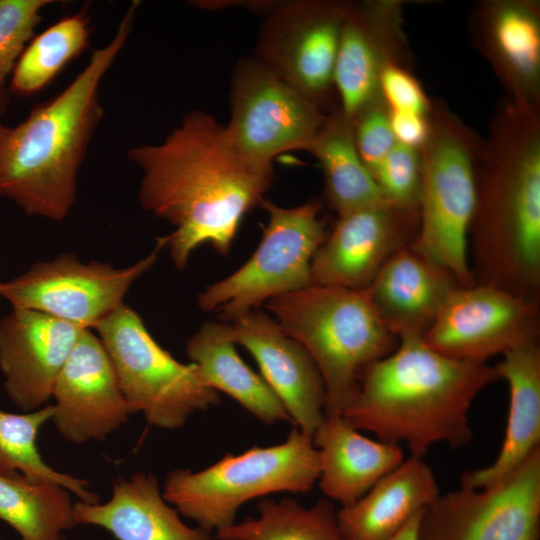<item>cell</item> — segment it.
I'll return each instance as SVG.
<instances>
[{
    "mask_svg": "<svg viewBox=\"0 0 540 540\" xmlns=\"http://www.w3.org/2000/svg\"><path fill=\"white\" fill-rule=\"evenodd\" d=\"M49 4L50 0H0V88L4 89Z\"/></svg>",
    "mask_w": 540,
    "mask_h": 540,
    "instance_id": "obj_33",
    "label": "cell"
},
{
    "mask_svg": "<svg viewBox=\"0 0 540 540\" xmlns=\"http://www.w3.org/2000/svg\"><path fill=\"white\" fill-rule=\"evenodd\" d=\"M373 179L387 203L418 208L422 181L420 149L396 143L373 173Z\"/></svg>",
    "mask_w": 540,
    "mask_h": 540,
    "instance_id": "obj_32",
    "label": "cell"
},
{
    "mask_svg": "<svg viewBox=\"0 0 540 540\" xmlns=\"http://www.w3.org/2000/svg\"><path fill=\"white\" fill-rule=\"evenodd\" d=\"M127 157L142 173L140 205L174 228L157 240L180 270L203 244L228 255L242 219L274 179L273 166L241 155L225 125L200 110L184 115L161 143L132 147Z\"/></svg>",
    "mask_w": 540,
    "mask_h": 540,
    "instance_id": "obj_1",
    "label": "cell"
},
{
    "mask_svg": "<svg viewBox=\"0 0 540 540\" xmlns=\"http://www.w3.org/2000/svg\"><path fill=\"white\" fill-rule=\"evenodd\" d=\"M457 287L445 269L409 244L392 255L366 289L399 340L423 337Z\"/></svg>",
    "mask_w": 540,
    "mask_h": 540,
    "instance_id": "obj_21",
    "label": "cell"
},
{
    "mask_svg": "<svg viewBox=\"0 0 540 540\" xmlns=\"http://www.w3.org/2000/svg\"><path fill=\"white\" fill-rule=\"evenodd\" d=\"M138 5L64 90L0 133V197L25 214L62 221L74 206L79 169L103 116L100 83L126 44Z\"/></svg>",
    "mask_w": 540,
    "mask_h": 540,
    "instance_id": "obj_4",
    "label": "cell"
},
{
    "mask_svg": "<svg viewBox=\"0 0 540 540\" xmlns=\"http://www.w3.org/2000/svg\"><path fill=\"white\" fill-rule=\"evenodd\" d=\"M468 256L474 283L539 302L540 107L496 106L479 151Z\"/></svg>",
    "mask_w": 540,
    "mask_h": 540,
    "instance_id": "obj_2",
    "label": "cell"
},
{
    "mask_svg": "<svg viewBox=\"0 0 540 540\" xmlns=\"http://www.w3.org/2000/svg\"><path fill=\"white\" fill-rule=\"evenodd\" d=\"M226 133L250 161L273 166L290 150H306L326 113L253 57L240 58L231 73Z\"/></svg>",
    "mask_w": 540,
    "mask_h": 540,
    "instance_id": "obj_12",
    "label": "cell"
},
{
    "mask_svg": "<svg viewBox=\"0 0 540 540\" xmlns=\"http://www.w3.org/2000/svg\"><path fill=\"white\" fill-rule=\"evenodd\" d=\"M235 346L230 323L208 321L189 338L185 352L206 386L227 394L267 425L292 423L279 397L241 359Z\"/></svg>",
    "mask_w": 540,
    "mask_h": 540,
    "instance_id": "obj_26",
    "label": "cell"
},
{
    "mask_svg": "<svg viewBox=\"0 0 540 540\" xmlns=\"http://www.w3.org/2000/svg\"><path fill=\"white\" fill-rule=\"evenodd\" d=\"M468 23L472 45L491 66L504 98L540 107V2L480 0Z\"/></svg>",
    "mask_w": 540,
    "mask_h": 540,
    "instance_id": "obj_18",
    "label": "cell"
},
{
    "mask_svg": "<svg viewBox=\"0 0 540 540\" xmlns=\"http://www.w3.org/2000/svg\"><path fill=\"white\" fill-rule=\"evenodd\" d=\"M51 420L66 440L102 441L133 414L99 336L82 330L54 382Z\"/></svg>",
    "mask_w": 540,
    "mask_h": 540,
    "instance_id": "obj_17",
    "label": "cell"
},
{
    "mask_svg": "<svg viewBox=\"0 0 540 540\" xmlns=\"http://www.w3.org/2000/svg\"><path fill=\"white\" fill-rule=\"evenodd\" d=\"M428 120V136L420 148L419 224L411 246L467 287L475 284L468 235L482 137L441 99H432Z\"/></svg>",
    "mask_w": 540,
    "mask_h": 540,
    "instance_id": "obj_6",
    "label": "cell"
},
{
    "mask_svg": "<svg viewBox=\"0 0 540 540\" xmlns=\"http://www.w3.org/2000/svg\"><path fill=\"white\" fill-rule=\"evenodd\" d=\"M82 328L47 314L11 308L0 319V371L4 390L23 412L47 405L58 373Z\"/></svg>",
    "mask_w": 540,
    "mask_h": 540,
    "instance_id": "obj_19",
    "label": "cell"
},
{
    "mask_svg": "<svg viewBox=\"0 0 540 540\" xmlns=\"http://www.w3.org/2000/svg\"><path fill=\"white\" fill-rule=\"evenodd\" d=\"M236 345L256 360L261 376L285 406L294 427L313 437L324 417L325 389L305 348L259 309L230 322Z\"/></svg>",
    "mask_w": 540,
    "mask_h": 540,
    "instance_id": "obj_20",
    "label": "cell"
},
{
    "mask_svg": "<svg viewBox=\"0 0 540 540\" xmlns=\"http://www.w3.org/2000/svg\"><path fill=\"white\" fill-rule=\"evenodd\" d=\"M440 495L432 469L410 456L355 502L337 511L345 540H390Z\"/></svg>",
    "mask_w": 540,
    "mask_h": 540,
    "instance_id": "obj_25",
    "label": "cell"
},
{
    "mask_svg": "<svg viewBox=\"0 0 540 540\" xmlns=\"http://www.w3.org/2000/svg\"><path fill=\"white\" fill-rule=\"evenodd\" d=\"M1 283H2V280L0 279V285H1Z\"/></svg>",
    "mask_w": 540,
    "mask_h": 540,
    "instance_id": "obj_39",
    "label": "cell"
},
{
    "mask_svg": "<svg viewBox=\"0 0 540 540\" xmlns=\"http://www.w3.org/2000/svg\"><path fill=\"white\" fill-rule=\"evenodd\" d=\"M163 244L126 267L82 262L71 253L34 263L19 276L2 281L0 297L11 308L35 310L93 330L122 305L132 284L156 262Z\"/></svg>",
    "mask_w": 540,
    "mask_h": 540,
    "instance_id": "obj_11",
    "label": "cell"
},
{
    "mask_svg": "<svg viewBox=\"0 0 540 540\" xmlns=\"http://www.w3.org/2000/svg\"><path fill=\"white\" fill-rule=\"evenodd\" d=\"M88 39L85 13L61 18L24 49L11 73V90L24 96L37 93L86 48Z\"/></svg>",
    "mask_w": 540,
    "mask_h": 540,
    "instance_id": "obj_31",
    "label": "cell"
},
{
    "mask_svg": "<svg viewBox=\"0 0 540 540\" xmlns=\"http://www.w3.org/2000/svg\"><path fill=\"white\" fill-rule=\"evenodd\" d=\"M8 100L9 98H8L5 88L4 89L0 88V133L6 127L3 124L2 118L8 106Z\"/></svg>",
    "mask_w": 540,
    "mask_h": 540,
    "instance_id": "obj_38",
    "label": "cell"
},
{
    "mask_svg": "<svg viewBox=\"0 0 540 540\" xmlns=\"http://www.w3.org/2000/svg\"><path fill=\"white\" fill-rule=\"evenodd\" d=\"M53 405H45L24 414L0 410V474H23L26 477L56 483L85 503L99 502V495L90 490L85 479L62 473L42 458L37 437L41 427L51 420Z\"/></svg>",
    "mask_w": 540,
    "mask_h": 540,
    "instance_id": "obj_30",
    "label": "cell"
},
{
    "mask_svg": "<svg viewBox=\"0 0 540 540\" xmlns=\"http://www.w3.org/2000/svg\"><path fill=\"white\" fill-rule=\"evenodd\" d=\"M402 0L351 2L334 69L341 111L352 119L381 97L380 78L393 64L413 69Z\"/></svg>",
    "mask_w": 540,
    "mask_h": 540,
    "instance_id": "obj_15",
    "label": "cell"
},
{
    "mask_svg": "<svg viewBox=\"0 0 540 540\" xmlns=\"http://www.w3.org/2000/svg\"><path fill=\"white\" fill-rule=\"evenodd\" d=\"M509 389L505 435L496 459L486 467L464 472L462 487L484 488L513 472L540 447V348L528 343L503 355L495 365Z\"/></svg>",
    "mask_w": 540,
    "mask_h": 540,
    "instance_id": "obj_24",
    "label": "cell"
},
{
    "mask_svg": "<svg viewBox=\"0 0 540 540\" xmlns=\"http://www.w3.org/2000/svg\"><path fill=\"white\" fill-rule=\"evenodd\" d=\"M418 540H540V447L493 485L440 494L421 513Z\"/></svg>",
    "mask_w": 540,
    "mask_h": 540,
    "instance_id": "obj_13",
    "label": "cell"
},
{
    "mask_svg": "<svg viewBox=\"0 0 540 540\" xmlns=\"http://www.w3.org/2000/svg\"><path fill=\"white\" fill-rule=\"evenodd\" d=\"M259 516L216 531L217 540H345L332 502L305 508L292 498L262 499Z\"/></svg>",
    "mask_w": 540,
    "mask_h": 540,
    "instance_id": "obj_29",
    "label": "cell"
},
{
    "mask_svg": "<svg viewBox=\"0 0 540 540\" xmlns=\"http://www.w3.org/2000/svg\"><path fill=\"white\" fill-rule=\"evenodd\" d=\"M321 491L342 506L361 498L404 460L399 445L372 440L342 415H324L313 433Z\"/></svg>",
    "mask_w": 540,
    "mask_h": 540,
    "instance_id": "obj_23",
    "label": "cell"
},
{
    "mask_svg": "<svg viewBox=\"0 0 540 540\" xmlns=\"http://www.w3.org/2000/svg\"><path fill=\"white\" fill-rule=\"evenodd\" d=\"M421 513L416 514L408 523L390 540H418V527Z\"/></svg>",
    "mask_w": 540,
    "mask_h": 540,
    "instance_id": "obj_37",
    "label": "cell"
},
{
    "mask_svg": "<svg viewBox=\"0 0 540 540\" xmlns=\"http://www.w3.org/2000/svg\"><path fill=\"white\" fill-rule=\"evenodd\" d=\"M353 136L358 154L373 173L396 144L389 110L382 97L368 104L352 119Z\"/></svg>",
    "mask_w": 540,
    "mask_h": 540,
    "instance_id": "obj_34",
    "label": "cell"
},
{
    "mask_svg": "<svg viewBox=\"0 0 540 540\" xmlns=\"http://www.w3.org/2000/svg\"><path fill=\"white\" fill-rule=\"evenodd\" d=\"M74 516L78 525L101 527L117 540H212L211 531L189 527L180 519L151 472L115 480L104 503L77 501Z\"/></svg>",
    "mask_w": 540,
    "mask_h": 540,
    "instance_id": "obj_22",
    "label": "cell"
},
{
    "mask_svg": "<svg viewBox=\"0 0 540 540\" xmlns=\"http://www.w3.org/2000/svg\"><path fill=\"white\" fill-rule=\"evenodd\" d=\"M389 118L396 143L421 148L429 132L428 115L389 110Z\"/></svg>",
    "mask_w": 540,
    "mask_h": 540,
    "instance_id": "obj_36",
    "label": "cell"
},
{
    "mask_svg": "<svg viewBox=\"0 0 540 540\" xmlns=\"http://www.w3.org/2000/svg\"><path fill=\"white\" fill-rule=\"evenodd\" d=\"M0 520L21 540H64L62 533L78 525L67 489L20 473L0 474Z\"/></svg>",
    "mask_w": 540,
    "mask_h": 540,
    "instance_id": "obj_28",
    "label": "cell"
},
{
    "mask_svg": "<svg viewBox=\"0 0 540 540\" xmlns=\"http://www.w3.org/2000/svg\"><path fill=\"white\" fill-rule=\"evenodd\" d=\"M93 331L114 365L132 413L141 412L149 425L173 430L197 411L220 402L193 363L184 364L162 348L141 316L124 304Z\"/></svg>",
    "mask_w": 540,
    "mask_h": 540,
    "instance_id": "obj_9",
    "label": "cell"
},
{
    "mask_svg": "<svg viewBox=\"0 0 540 540\" xmlns=\"http://www.w3.org/2000/svg\"><path fill=\"white\" fill-rule=\"evenodd\" d=\"M418 224V208L387 202L339 216L312 259L311 284L366 289L392 255L413 242Z\"/></svg>",
    "mask_w": 540,
    "mask_h": 540,
    "instance_id": "obj_16",
    "label": "cell"
},
{
    "mask_svg": "<svg viewBox=\"0 0 540 540\" xmlns=\"http://www.w3.org/2000/svg\"><path fill=\"white\" fill-rule=\"evenodd\" d=\"M320 474L313 437L297 427L280 444L225 454L205 469H174L164 481V499L199 527L213 532L235 523L246 502L277 492L305 494Z\"/></svg>",
    "mask_w": 540,
    "mask_h": 540,
    "instance_id": "obj_7",
    "label": "cell"
},
{
    "mask_svg": "<svg viewBox=\"0 0 540 540\" xmlns=\"http://www.w3.org/2000/svg\"><path fill=\"white\" fill-rule=\"evenodd\" d=\"M351 2H272L253 58L323 110L336 95L334 69Z\"/></svg>",
    "mask_w": 540,
    "mask_h": 540,
    "instance_id": "obj_10",
    "label": "cell"
},
{
    "mask_svg": "<svg viewBox=\"0 0 540 540\" xmlns=\"http://www.w3.org/2000/svg\"><path fill=\"white\" fill-rule=\"evenodd\" d=\"M499 379L495 366L453 359L422 337H403L363 371L342 416L357 430L383 442L404 443L412 457L423 458L434 444L459 448L471 440V404Z\"/></svg>",
    "mask_w": 540,
    "mask_h": 540,
    "instance_id": "obj_3",
    "label": "cell"
},
{
    "mask_svg": "<svg viewBox=\"0 0 540 540\" xmlns=\"http://www.w3.org/2000/svg\"><path fill=\"white\" fill-rule=\"evenodd\" d=\"M265 308L314 361L325 389L324 415H342L363 371L399 342L367 289L311 284L268 300Z\"/></svg>",
    "mask_w": 540,
    "mask_h": 540,
    "instance_id": "obj_5",
    "label": "cell"
},
{
    "mask_svg": "<svg viewBox=\"0 0 540 540\" xmlns=\"http://www.w3.org/2000/svg\"><path fill=\"white\" fill-rule=\"evenodd\" d=\"M259 206L268 222L254 253L197 297L200 309L217 313L222 322H233L274 297L311 285V262L328 234L317 200L282 207L264 198Z\"/></svg>",
    "mask_w": 540,
    "mask_h": 540,
    "instance_id": "obj_8",
    "label": "cell"
},
{
    "mask_svg": "<svg viewBox=\"0 0 540 540\" xmlns=\"http://www.w3.org/2000/svg\"><path fill=\"white\" fill-rule=\"evenodd\" d=\"M539 302L497 287H457L422 337L453 359L487 363L524 344L538 342Z\"/></svg>",
    "mask_w": 540,
    "mask_h": 540,
    "instance_id": "obj_14",
    "label": "cell"
},
{
    "mask_svg": "<svg viewBox=\"0 0 540 540\" xmlns=\"http://www.w3.org/2000/svg\"><path fill=\"white\" fill-rule=\"evenodd\" d=\"M306 151L322 168L325 199L338 217L386 202L358 154L352 120L339 106L326 113Z\"/></svg>",
    "mask_w": 540,
    "mask_h": 540,
    "instance_id": "obj_27",
    "label": "cell"
},
{
    "mask_svg": "<svg viewBox=\"0 0 540 540\" xmlns=\"http://www.w3.org/2000/svg\"><path fill=\"white\" fill-rule=\"evenodd\" d=\"M380 94L390 111L429 114L432 99L413 69L397 64L388 66L380 78Z\"/></svg>",
    "mask_w": 540,
    "mask_h": 540,
    "instance_id": "obj_35",
    "label": "cell"
}]
</instances>
